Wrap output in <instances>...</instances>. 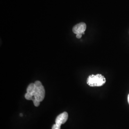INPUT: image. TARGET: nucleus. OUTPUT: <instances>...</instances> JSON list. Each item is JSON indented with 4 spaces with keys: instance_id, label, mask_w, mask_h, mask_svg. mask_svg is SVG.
I'll use <instances>...</instances> for the list:
<instances>
[{
    "instance_id": "1",
    "label": "nucleus",
    "mask_w": 129,
    "mask_h": 129,
    "mask_svg": "<svg viewBox=\"0 0 129 129\" xmlns=\"http://www.w3.org/2000/svg\"><path fill=\"white\" fill-rule=\"evenodd\" d=\"M105 78L102 74L91 75L88 77L87 83L90 87H101L106 83Z\"/></svg>"
},
{
    "instance_id": "2",
    "label": "nucleus",
    "mask_w": 129,
    "mask_h": 129,
    "mask_svg": "<svg viewBox=\"0 0 129 129\" xmlns=\"http://www.w3.org/2000/svg\"><path fill=\"white\" fill-rule=\"evenodd\" d=\"M34 84L36 86L34 91V98L39 102H42L45 97V88L40 81H36Z\"/></svg>"
},
{
    "instance_id": "3",
    "label": "nucleus",
    "mask_w": 129,
    "mask_h": 129,
    "mask_svg": "<svg viewBox=\"0 0 129 129\" xmlns=\"http://www.w3.org/2000/svg\"><path fill=\"white\" fill-rule=\"evenodd\" d=\"M68 113L67 112H64L57 116L55 120V124L60 126L64 124L68 119Z\"/></svg>"
},
{
    "instance_id": "4",
    "label": "nucleus",
    "mask_w": 129,
    "mask_h": 129,
    "mask_svg": "<svg viewBox=\"0 0 129 129\" xmlns=\"http://www.w3.org/2000/svg\"><path fill=\"white\" fill-rule=\"evenodd\" d=\"M87 28L86 24L84 23H80L76 25L73 28V32L74 34L77 35L79 34H81L84 35V32L85 31Z\"/></svg>"
},
{
    "instance_id": "5",
    "label": "nucleus",
    "mask_w": 129,
    "mask_h": 129,
    "mask_svg": "<svg viewBox=\"0 0 129 129\" xmlns=\"http://www.w3.org/2000/svg\"><path fill=\"white\" fill-rule=\"evenodd\" d=\"M36 88V86L34 83H31L28 86L26 91L27 92L31 93L33 96L34 97V91Z\"/></svg>"
},
{
    "instance_id": "6",
    "label": "nucleus",
    "mask_w": 129,
    "mask_h": 129,
    "mask_svg": "<svg viewBox=\"0 0 129 129\" xmlns=\"http://www.w3.org/2000/svg\"><path fill=\"white\" fill-rule=\"evenodd\" d=\"M25 98L27 100H31L33 101L34 100V99L35 98L32 95L28 92H26V94H25Z\"/></svg>"
},
{
    "instance_id": "7",
    "label": "nucleus",
    "mask_w": 129,
    "mask_h": 129,
    "mask_svg": "<svg viewBox=\"0 0 129 129\" xmlns=\"http://www.w3.org/2000/svg\"><path fill=\"white\" fill-rule=\"evenodd\" d=\"M33 102L34 105L36 106V107H38V106L40 105V102H39L38 101H37V100H36L35 98H34V100H33Z\"/></svg>"
},
{
    "instance_id": "8",
    "label": "nucleus",
    "mask_w": 129,
    "mask_h": 129,
    "mask_svg": "<svg viewBox=\"0 0 129 129\" xmlns=\"http://www.w3.org/2000/svg\"><path fill=\"white\" fill-rule=\"evenodd\" d=\"M60 128H61V126H59L58 125L55 124L53 125L52 129H60Z\"/></svg>"
},
{
    "instance_id": "9",
    "label": "nucleus",
    "mask_w": 129,
    "mask_h": 129,
    "mask_svg": "<svg viewBox=\"0 0 129 129\" xmlns=\"http://www.w3.org/2000/svg\"><path fill=\"white\" fill-rule=\"evenodd\" d=\"M82 36V34H77V35H76V37H77V38L79 39V38H80Z\"/></svg>"
},
{
    "instance_id": "10",
    "label": "nucleus",
    "mask_w": 129,
    "mask_h": 129,
    "mask_svg": "<svg viewBox=\"0 0 129 129\" xmlns=\"http://www.w3.org/2000/svg\"><path fill=\"white\" fill-rule=\"evenodd\" d=\"M128 103L129 104V94L128 96Z\"/></svg>"
}]
</instances>
